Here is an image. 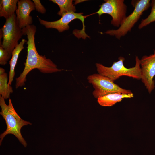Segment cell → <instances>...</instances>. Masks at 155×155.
I'll return each instance as SVG.
<instances>
[{"instance_id":"6da1fadb","label":"cell","mask_w":155,"mask_h":155,"mask_svg":"<svg viewBox=\"0 0 155 155\" xmlns=\"http://www.w3.org/2000/svg\"><path fill=\"white\" fill-rule=\"evenodd\" d=\"M24 35H26L27 56L24 67L20 76L16 78V88L24 86L26 81L27 74L33 69H38L44 73H52L61 71L57 65L45 55H41L38 53L35 42V35L36 27L34 24L28 25L22 28Z\"/></svg>"},{"instance_id":"7a4b0ae2","label":"cell","mask_w":155,"mask_h":155,"mask_svg":"<svg viewBox=\"0 0 155 155\" xmlns=\"http://www.w3.org/2000/svg\"><path fill=\"white\" fill-rule=\"evenodd\" d=\"M0 106L1 108L0 114L5 120L7 126L6 130L0 135V145L6 135L12 134L16 137L24 147H26L27 143L21 135V129L23 126L31 125L32 123L20 118L15 110L10 99L9 100V104L7 105L5 99L0 95Z\"/></svg>"},{"instance_id":"3957f363","label":"cell","mask_w":155,"mask_h":155,"mask_svg":"<svg viewBox=\"0 0 155 155\" xmlns=\"http://www.w3.org/2000/svg\"><path fill=\"white\" fill-rule=\"evenodd\" d=\"M125 59L123 57H119L118 61L114 62L110 67L105 66L100 63H96L98 73L108 78L113 82L123 76L141 80L140 59L138 56H136L135 65L131 68H127L125 67L123 64Z\"/></svg>"},{"instance_id":"277c9868","label":"cell","mask_w":155,"mask_h":155,"mask_svg":"<svg viewBox=\"0 0 155 155\" xmlns=\"http://www.w3.org/2000/svg\"><path fill=\"white\" fill-rule=\"evenodd\" d=\"M131 4L134 7L133 11L126 17L119 28L117 30H108L105 33L106 34L115 36L117 39H120L131 31L143 12L150 6V0H133Z\"/></svg>"},{"instance_id":"5b68a950","label":"cell","mask_w":155,"mask_h":155,"mask_svg":"<svg viewBox=\"0 0 155 155\" xmlns=\"http://www.w3.org/2000/svg\"><path fill=\"white\" fill-rule=\"evenodd\" d=\"M88 82L94 89L92 94L96 99L108 94L119 93L125 94L132 93L129 90L120 87L108 78L99 73L89 75L87 78Z\"/></svg>"},{"instance_id":"8992f818","label":"cell","mask_w":155,"mask_h":155,"mask_svg":"<svg viewBox=\"0 0 155 155\" xmlns=\"http://www.w3.org/2000/svg\"><path fill=\"white\" fill-rule=\"evenodd\" d=\"M0 29L3 33L1 45L12 56V53L19 44V40L24 35L22 29L18 25L15 13L6 20Z\"/></svg>"},{"instance_id":"52a82bcc","label":"cell","mask_w":155,"mask_h":155,"mask_svg":"<svg viewBox=\"0 0 155 155\" xmlns=\"http://www.w3.org/2000/svg\"><path fill=\"white\" fill-rule=\"evenodd\" d=\"M100 7L94 13L99 17L104 14L109 15L112 18L111 24L115 27H119L127 17V7L124 0H105Z\"/></svg>"},{"instance_id":"ba28073f","label":"cell","mask_w":155,"mask_h":155,"mask_svg":"<svg viewBox=\"0 0 155 155\" xmlns=\"http://www.w3.org/2000/svg\"><path fill=\"white\" fill-rule=\"evenodd\" d=\"M82 13H76L73 12H69L63 14L61 18L54 21H48L42 20L38 17L40 24L44 26L46 28H54L59 32H62L68 30L69 28V23L75 19H78L82 23L83 29L80 30L78 35H82L84 39L89 36L85 32L84 19L86 17L83 15Z\"/></svg>"},{"instance_id":"9c48e42d","label":"cell","mask_w":155,"mask_h":155,"mask_svg":"<svg viewBox=\"0 0 155 155\" xmlns=\"http://www.w3.org/2000/svg\"><path fill=\"white\" fill-rule=\"evenodd\" d=\"M141 78L144 83L149 93L154 88L155 76V50L153 54L149 56H143L140 59Z\"/></svg>"},{"instance_id":"30bf717a","label":"cell","mask_w":155,"mask_h":155,"mask_svg":"<svg viewBox=\"0 0 155 155\" xmlns=\"http://www.w3.org/2000/svg\"><path fill=\"white\" fill-rule=\"evenodd\" d=\"M35 9V5L33 1L30 0L18 1L16 12L17 21L20 28L22 29L32 25L33 20L30 13Z\"/></svg>"},{"instance_id":"8fae6325","label":"cell","mask_w":155,"mask_h":155,"mask_svg":"<svg viewBox=\"0 0 155 155\" xmlns=\"http://www.w3.org/2000/svg\"><path fill=\"white\" fill-rule=\"evenodd\" d=\"M134 96L133 94H125L115 93L108 94L98 99V102L101 106H110L117 102L121 101L124 98H131Z\"/></svg>"},{"instance_id":"7c38bea8","label":"cell","mask_w":155,"mask_h":155,"mask_svg":"<svg viewBox=\"0 0 155 155\" xmlns=\"http://www.w3.org/2000/svg\"><path fill=\"white\" fill-rule=\"evenodd\" d=\"M27 41L22 39L21 41L16 47L12 53L11 58L9 61L10 66L9 73L8 84L11 85L15 75V69L17 64L19 55L24 48V45Z\"/></svg>"},{"instance_id":"4fadbf2b","label":"cell","mask_w":155,"mask_h":155,"mask_svg":"<svg viewBox=\"0 0 155 155\" xmlns=\"http://www.w3.org/2000/svg\"><path fill=\"white\" fill-rule=\"evenodd\" d=\"M18 0H0V17L6 20L15 13L17 8Z\"/></svg>"},{"instance_id":"5bb4252c","label":"cell","mask_w":155,"mask_h":155,"mask_svg":"<svg viewBox=\"0 0 155 155\" xmlns=\"http://www.w3.org/2000/svg\"><path fill=\"white\" fill-rule=\"evenodd\" d=\"M7 74L5 69L0 68V94L5 99L9 98L10 94L13 92L11 85L8 84Z\"/></svg>"},{"instance_id":"9a60e30c","label":"cell","mask_w":155,"mask_h":155,"mask_svg":"<svg viewBox=\"0 0 155 155\" xmlns=\"http://www.w3.org/2000/svg\"><path fill=\"white\" fill-rule=\"evenodd\" d=\"M53 3L57 4L60 8L58 14L60 16L64 13L69 12H75V7L73 3L72 0H51Z\"/></svg>"},{"instance_id":"2e32d148","label":"cell","mask_w":155,"mask_h":155,"mask_svg":"<svg viewBox=\"0 0 155 155\" xmlns=\"http://www.w3.org/2000/svg\"><path fill=\"white\" fill-rule=\"evenodd\" d=\"M150 6H151L150 13L146 18L142 20L138 26L139 29H141L155 21V0H152Z\"/></svg>"},{"instance_id":"e0dca14e","label":"cell","mask_w":155,"mask_h":155,"mask_svg":"<svg viewBox=\"0 0 155 155\" xmlns=\"http://www.w3.org/2000/svg\"><path fill=\"white\" fill-rule=\"evenodd\" d=\"M1 44L2 42H0V64L5 65L11 56L3 47Z\"/></svg>"},{"instance_id":"ac0fdd59","label":"cell","mask_w":155,"mask_h":155,"mask_svg":"<svg viewBox=\"0 0 155 155\" xmlns=\"http://www.w3.org/2000/svg\"><path fill=\"white\" fill-rule=\"evenodd\" d=\"M32 1L34 4L35 9L37 11L42 14H44L46 13L45 8L41 4L39 0H33Z\"/></svg>"}]
</instances>
